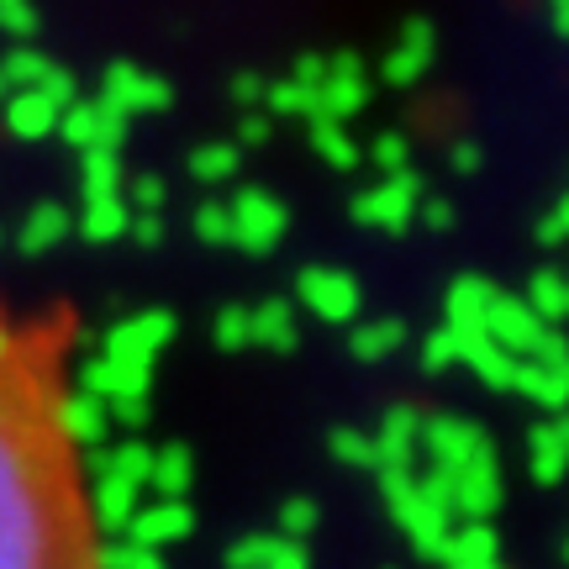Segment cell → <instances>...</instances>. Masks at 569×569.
Here are the masks:
<instances>
[{
  "mask_svg": "<svg viewBox=\"0 0 569 569\" xmlns=\"http://www.w3.org/2000/svg\"><path fill=\"white\" fill-rule=\"evenodd\" d=\"M48 365V332H21L17 359L0 369V569H96L90 532L48 490L63 448Z\"/></svg>",
  "mask_w": 569,
  "mask_h": 569,
  "instance_id": "obj_1",
  "label": "cell"
},
{
  "mask_svg": "<svg viewBox=\"0 0 569 569\" xmlns=\"http://www.w3.org/2000/svg\"><path fill=\"white\" fill-rule=\"evenodd\" d=\"M227 222H232V248H243L253 259H264L274 253L284 238V227H290V211H284L269 190H243L238 201L227 206Z\"/></svg>",
  "mask_w": 569,
  "mask_h": 569,
  "instance_id": "obj_2",
  "label": "cell"
},
{
  "mask_svg": "<svg viewBox=\"0 0 569 569\" xmlns=\"http://www.w3.org/2000/svg\"><path fill=\"white\" fill-rule=\"evenodd\" d=\"M417 206H422V180L411 169H401V174H386L375 190H365L353 201V222L380 227V232H401V227L417 222Z\"/></svg>",
  "mask_w": 569,
  "mask_h": 569,
  "instance_id": "obj_3",
  "label": "cell"
},
{
  "mask_svg": "<svg viewBox=\"0 0 569 569\" xmlns=\"http://www.w3.org/2000/svg\"><path fill=\"white\" fill-rule=\"evenodd\" d=\"M174 101V90L159 80V74H148L138 63H111L101 80V106L106 111H117L122 122L142 117V111H163V106Z\"/></svg>",
  "mask_w": 569,
  "mask_h": 569,
  "instance_id": "obj_4",
  "label": "cell"
},
{
  "mask_svg": "<svg viewBox=\"0 0 569 569\" xmlns=\"http://www.w3.org/2000/svg\"><path fill=\"white\" fill-rule=\"evenodd\" d=\"M365 101H369L365 59H359V53H338V59H327V80L317 84V117L343 127L348 117H359V111H365Z\"/></svg>",
  "mask_w": 569,
  "mask_h": 569,
  "instance_id": "obj_5",
  "label": "cell"
},
{
  "mask_svg": "<svg viewBox=\"0 0 569 569\" xmlns=\"http://www.w3.org/2000/svg\"><path fill=\"white\" fill-rule=\"evenodd\" d=\"M174 332H180L174 311H142L132 322H117L101 343H106V359H117V365H153V353L163 343H174Z\"/></svg>",
  "mask_w": 569,
  "mask_h": 569,
  "instance_id": "obj_6",
  "label": "cell"
},
{
  "mask_svg": "<svg viewBox=\"0 0 569 569\" xmlns=\"http://www.w3.org/2000/svg\"><path fill=\"white\" fill-rule=\"evenodd\" d=\"M486 338L501 348V353H511V359L522 365V359H532V353H538V343L549 338V327L532 317L522 296H496V301H490V311H486Z\"/></svg>",
  "mask_w": 569,
  "mask_h": 569,
  "instance_id": "obj_7",
  "label": "cell"
},
{
  "mask_svg": "<svg viewBox=\"0 0 569 569\" xmlns=\"http://www.w3.org/2000/svg\"><path fill=\"white\" fill-rule=\"evenodd\" d=\"M59 138L80 153H117L127 142V122L101 101H74L59 111Z\"/></svg>",
  "mask_w": 569,
  "mask_h": 569,
  "instance_id": "obj_8",
  "label": "cell"
},
{
  "mask_svg": "<svg viewBox=\"0 0 569 569\" xmlns=\"http://www.w3.org/2000/svg\"><path fill=\"white\" fill-rule=\"evenodd\" d=\"M422 448H427V459H432V469L453 480L475 453H486L490 438L475 422H465V417H432V422H422Z\"/></svg>",
  "mask_w": 569,
  "mask_h": 569,
  "instance_id": "obj_9",
  "label": "cell"
},
{
  "mask_svg": "<svg viewBox=\"0 0 569 569\" xmlns=\"http://www.w3.org/2000/svg\"><path fill=\"white\" fill-rule=\"evenodd\" d=\"M296 296L306 301L311 317H322L332 327H348L359 317V284L343 269H306L301 280H296Z\"/></svg>",
  "mask_w": 569,
  "mask_h": 569,
  "instance_id": "obj_10",
  "label": "cell"
},
{
  "mask_svg": "<svg viewBox=\"0 0 569 569\" xmlns=\"http://www.w3.org/2000/svg\"><path fill=\"white\" fill-rule=\"evenodd\" d=\"M148 386H153V365H117V359H90L80 369V390L96 396L106 407L117 401H148Z\"/></svg>",
  "mask_w": 569,
  "mask_h": 569,
  "instance_id": "obj_11",
  "label": "cell"
},
{
  "mask_svg": "<svg viewBox=\"0 0 569 569\" xmlns=\"http://www.w3.org/2000/svg\"><path fill=\"white\" fill-rule=\"evenodd\" d=\"M496 507H501V469H496V448H486L453 475V511H465L469 522H486Z\"/></svg>",
  "mask_w": 569,
  "mask_h": 569,
  "instance_id": "obj_12",
  "label": "cell"
},
{
  "mask_svg": "<svg viewBox=\"0 0 569 569\" xmlns=\"http://www.w3.org/2000/svg\"><path fill=\"white\" fill-rule=\"evenodd\" d=\"M190 528H196V511L184 507V501H159V507H138V517L127 522V543L159 553L169 543H184Z\"/></svg>",
  "mask_w": 569,
  "mask_h": 569,
  "instance_id": "obj_13",
  "label": "cell"
},
{
  "mask_svg": "<svg viewBox=\"0 0 569 569\" xmlns=\"http://www.w3.org/2000/svg\"><path fill=\"white\" fill-rule=\"evenodd\" d=\"M53 427H59L63 443H80V448H101L106 432H111V417H106V401L96 396H59V407H53Z\"/></svg>",
  "mask_w": 569,
  "mask_h": 569,
  "instance_id": "obj_14",
  "label": "cell"
},
{
  "mask_svg": "<svg viewBox=\"0 0 569 569\" xmlns=\"http://www.w3.org/2000/svg\"><path fill=\"white\" fill-rule=\"evenodd\" d=\"M511 390L517 396H528L532 407L543 411H569V359L565 365H538V359H522L517 365V375H511Z\"/></svg>",
  "mask_w": 569,
  "mask_h": 569,
  "instance_id": "obj_15",
  "label": "cell"
},
{
  "mask_svg": "<svg viewBox=\"0 0 569 569\" xmlns=\"http://www.w3.org/2000/svg\"><path fill=\"white\" fill-rule=\"evenodd\" d=\"M432 53H438L432 27H427V21H411L407 32H401V42L386 53L380 74H386V84H417L427 69H432Z\"/></svg>",
  "mask_w": 569,
  "mask_h": 569,
  "instance_id": "obj_16",
  "label": "cell"
},
{
  "mask_svg": "<svg viewBox=\"0 0 569 569\" xmlns=\"http://www.w3.org/2000/svg\"><path fill=\"white\" fill-rule=\"evenodd\" d=\"M532 480L538 486H559L569 475V411H559L553 422H538L532 427Z\"/></svg>",
  "mask_w": 569,
  "mask_h": 569,
  "instance_id": "obj_17",
  "label": "cell"
},
{
  "mask_svg": "<svg viewBox=\"0 0 569 569\" xmlns=\"http://www.w3.org/2000/svg\"><path fill=\"white\" fill-rule=\"evenodd\" d=\"M69 232H74V211L59 201H42V206H32L27 222L17 227V248L27 259H42V253H53Z\"/></svg>",
  "mask_w": 569,
  "mask_h": 569,
  "instance_id": "obj_18",
  "label": "cell"
},
{
  "mask_svg": "<svg viewBox=\"0 0 569 569\" xmlns=\"http://www.w3.org/2000/svg\"><path fill=\"white\" fill-rule=\"evenodd\" d=\"M248 327H253V348H274V353H296L301 343V327H296V306L284 296L248 306Z\"/></svg>",
  "mask_w": 569,
  "mask_h": 569,
  "instance_id": "obj_19",
  "label": "cell"
},
{
  "mask_svg": "<svg viewBox=\"0 0 569 569\" xmlns=\"http://www.w3.org/2000/svg\"><path fill=\"white\" fill-rule=\"evenodd\" d=\"M501 290L480 274H465V280L448 284V332H486V311Z\"/></svg>",
  "mask_w": 569,
  "mask_h": 569,
  "instance_id": "obj_20",
  "label": "cell"
},
{
  "mask_svg": "<svg viewBox=\"0 0 569 569\" xmlns=\"http://www.w3.org/2000/svg\"><path fill=\"white\" fill-rule=\"evenodd\" d=\"M90 522L101 532H122L127 538V522L138 517V507H142V490L138 486H127V480H111V475H101L96 480V496H90Z\"/></svg>",
  "mask_w": 569,
  "mask_h": 569,
  "instance_id": "obj_21",
  "label": "cell"
},
{
  "mask_svg": "<svg viewBox=\"0 0 569 569\" xmlns=\"http://www.w3.org/2000/svg\"><path fill=\"white\" fill-rule=\"evenodd\" d=\"M453 338H459V365L475 369L490 390H511V375H517V359H511V353H501L486 332H453Z\"/></svg>",
  "mask_w": 569,
  "mask_h": 569,
  "instance_id": "obj_22",
  "label": "cell"
},
{
  "mask_svg": "<svg viewBox=\"0 0 569 569\" xmlns=\"http://www.w3.org/2000/svg\"><path fill=\"white\" fill-rule=\"evenodd\" d=\"M417 438H422V411H417V407H390L386 422H380V432H375L380 469H386V465H411Z\"/></svg>",
  "mask_w": 569,
  "mask_h": 569,
  "instance_id": "obj_23",
  "label": "cell"
},
{
  "mask_svg": "<svg viewBox=\"0 0 569 569\" xmlns=\"http://www.w3.org/2000/svg\"><path fill=\"white\" fill-rule=\"evenodd\" d=\"M6 132L21 142H42L48 132H59V106H48L38 90H17L6 101Z\"/></svg>",
  "mask_w": 569,
  "mask_h": 569,
  "instance_id": "obj_24",
  "label": "cell"
},
{
  "mask_svg": "<svg viewBox=\"0 0 569 569\" xmlns=\"http://www.w3.org/2000/svg\"><path fill=\"white\" fill-rule=\"evenodd\" d=\"M528 311L538 317L543 327H559L569 322V274H559V269H538L528 280Z\"/></svg>",
  "mask_w": 569,
  "mask_h": 569,
  "instance_id": "obj_25",
  "label": "cell"
},
{
  "mask_svg": "<svg viewBox=\"0 0 569 569\" xmlns=\"http://www.w3.org/2000/svg\"><path fill=\"white\" fill-rule=\"evenodd\" d=\"M90 469H96V480L111 475V480H127V486H148V469H153V448L142 443H122V448H96L90 453Z\"/></svg>",
  "mask_w": 569,
  "mask_h": 569,
  "instance_id": "obj_26",
  "label": "cell"
},
{
  "mask_svg": "<svg viewBox=\"0 0 569 569\" xmlns=\"http://www.w3.org/2000/svg\"><path fill=\"white\" fill-rule=\"evenodd\" d=\"M196 480V465H190V448L169 443L153 453V469H148V486L159 490V501H184V490Z\"/></svg>",
  "mask_w": 569,
  "mask_h": 569,
  "instance_id": "obj_27",
  "label": "cell"
},
{
  "mask_svg": "<svg viewBox=\"0 0 569 569\" xmlns=\"http://www.w3.org/2000/svg\"><path fill=\"white\" fill-rule=\"evenodd\" d=\"M127 222H132V211H127L122 196L117 201H84V211L74 217V232L84 243H117V238H127Z\"/></svg>",
  "mask_w": 569,
  "mask_h": 569,
  "instance_id": "obj_28",
  "label": "cell"
},
{
  "mask_svg": "<svg viewBox=\"0 0 569 569\" xmlns=\"http://www.w3.org/2000/svg\"><path fill=\"white\" fill-rule=\"evenodd\" d=\"M311 148H317V159H322L327 169H338V174L359 169V142L348 138V127H338V122L311 117Z\"/></svg>",
  "mask_w": 569,
  "mask_h": 569,
  "instance_id": "obj_29",
  "label": "cell"
},
{
  "mask_svg": "<svg viewBox=\"0 0 569 569\" xmlns=\"http://www.w3.org/2000/svg\"><path fill=\"white\" fill-rule=\"evenodd\" d=\"M401 343H407V327L401 322H365V327H353L348 353H353L359 365H380V359H390Z\"/></svg>",
  "mask_w": 569,
  "mask_h": 569,
  "instance_id": "obj_30",
  "label": "cell"
},
{
  "mask_svg": "<svg viewBox=\"0 0 569 569\" xmlns=\"http://www.w3.org/2000/svg\"><path fill=\"white\" fill-rule=\"evenodd\" d=\"M122 153H84L80 169V190L84 201H117L122 196Z\"/></svg>",
  "mask_w": 569,
  "mask_h": 569,
  "instance_id": "obj_31",
  "label": "cell"
},
{
  "mask_svg": "<svg viewBox=\"0 0 569 569\" xmlns=\"http://www.w3.org/2000/svg\"><path fill=\"white\" fill-rule=\"evenodd\" d=\"M238 163H243V148H238V142H201V148L190 153V174L201 184H222L238 174Z\"/></svg>",
  "mask_w": 569,
  "mask_h": 569,
  "instance_id": "obj_32",
  "label": "cell"
},
{
  "mask_svg": "<svg viewBox=\"0 0 569 569\" xmlns=\"http://www.w3.org/2000/svg\"><path fill=\"white\" fill-rule=\"evenodd\" d=\"M48 69H53V59L38 53V48H27V42H17V48L0 59V74H6V84H11V96H17V90H38Z\"/></svg>",
  "mask_w": 569,
  "mask_h": 569,
  "instance_id": "obj_33",
  "label": "cell"
},
{
  "mask_svg": "<svg viewBox=\"0 0 569 569\" xmlns=\"http://www.w3.org/2000/svg\"><path fill=\"white\" fill-rule=\"evenodd\" d=\"M327 448H332V459L348 469H380V448H375V432H359V427H338L332 438H327Z\"/></svg>",
  "mask_w": 569,
  "mask_h": 569,
  "instance_id": "obj_34",
  "label": "cell"
},
{
  "mask_svg": "<svg viewBox=\"0 0 569 569\" xmlns=\"http://www.w3.org/2000/svg\"><path fill=\"white\" fill-rule=\"evenodd\" d=\"M264 106L269 117H317V90H306V84L284 74V80L264 84Z\"/></svg>",
  "mask_w": 569,
  "mask_h": 569,
  "instance_id": "obj_35",
  "label": "cell"
},
{
  "mask_svg": "<svg viewBox=\"0 0 569 569\" xmlns=\"http://www.w3.org/2000/svg\"><path fill=\"white\" fill-rule=\"evenodd\" d=\"M496 528L490 522H469L465 532H448V549L438 565H453V559H496Z\"/></svg>",
  "mask_w": 569,
  "mask_h": 569,
  "instance_id": "obj_36",
  "label": "cell"
},
{
  "mask_svg": "<svg viewBox=\"0 0 569 569\" xmlns=\"http://www.w3.org/2000/svg\"><path fill=\"white\" fill-rule=\"evenodd\" d=\"M380 496H386L390 517L401 522V517L411 511V501H417V469L411 465H386L380 469Z\"/></svg>",
  "mask_w": 569,
  "mask_h": 569,
  "instance_id": "obj_37",
  "label": "cell"
},
{
  "mask_svg": "<svg viewBox=\"0 0 569 569\" xmlns=\"http://www.w3.org/2000/svg\"><path fill=\"white\" fill-rule=\"evenodd\" d=\"M211 338H217L222 353H243V348H253L248 306H222V311H217V322H211Z\"/></svg>",
  "mask_w": 569,
  "mask_h": 569,
  "instance_id": "obj_38",
  "label": "cell"
},
{
  "mask_svg": "<svg viewBox=\"0 0 569 569\" xmlns=\"http://www.w3.org/2000/svg\"><path fill=\"white\" fill-rule=\"evenodd\" d=\"M96 569H163V559L127 538H111V543H96Z\"/></svg>",
  "mask_w": 569,
  "mask_h": 569,
  "instance_id": "obj_39",
  "label": "cell"
},
{
  "mask_svg": "<svg viewBox=\"0 0 569 569\" xmlns=\"http://www.w3.org/2000/svg\"><path fill=\"white\" fill-rule=\"evenodd\" d=\"M317 517H322V511H317V501L290 496V501L280 507V538H284V543H306V538L317 532Z\"/></svg>",
  "mask_w": 569,
  "mask_h": 569,
  "instance_id": "obj_40",
  "label": "cell"
},
{
  "mask_svg": "<svg viewBox=\"0 0 569 569\" xmlns=\"http://www.w3.org/2000/svg\"><path fill=\"white\" fill-rule=\"evenodd\" d=\"M280 549V538H264V532H253V538H238L232 549H227V569H269Z\"/></svg>",
  "mask_w": 569,
  "mask_h": 569,
  "instance_id": "obj_41",
  "label": "cell"
},
{
  "mask_svg": "<svg viewBox=\"0 0 569 569\" xmlns=\"http://www.w3.org/2000/svg\"><path fill=\"white\" fill-rule=\"evenodd\" d=\"M0 32L17 42L38 38V6L32 0H0Z\"/></svg>",
  "mask_w": 569,
  "mask_h": 569,
  "instance_id": "obj_42",
  "label": "cell"
},
{
  "mask_svg": "<svg viewBox=\"0 0 569 569\" xmlns=\"http://www.w3.org/2000/svg\"><path fill=\"white\" fill-rule=\"evenodd\" d=\"M169 190H163L159 174H132L127 180V211H163Z\"/></svg>",
  "mask_w": 569,
  "mask_h": 569,
  "instance_id": "obj_43",
  "label": "cell"
},
{
  "mask_svg": "<svg viewBox=\"0 0 569 569\" xmlns=\"http://www.w3.org/2000/svg\"><path fill=\"white\" fill-rule=\"evenodd\" d=\"M196 238H201V243H211V248H227V243H232V222H227V206L206 201L201 211H196Z\"/></svg>",
  "mask_w": 569,
  "mask_h": 569,
  "instance_id": "obj_44",
  "label": "cell"
},
{
  "mask_svg": "<svg viewBox=\"0 0 569 569\" xmlns=\"http://www.w3.org/2000/svg\"><path fill=\"white\" fill-rule=\"evenodd\" d=\"M422 365L432 369V375H443L448 365H459V338H453L448 327H438V332L422 338Z\"/></svg>",
  "mask_w": 569,
  "mask_h": 569,
  "instance_id": "obj_45",
  "label": "cell"
},
{
  "mask_svg": "<svg viewBox=\"0 0 569 569\" xmlns=\"http://www.w3.org/2000/svg\"><path fill=\"white\" fill-rule=\"evenodd\" d=\"M369 159L380 163L386 174L411 169V153H407V138H401V132H380V138H375V148H369Z\"/></svg>",
  "mask_w": 569,
  "mask_h": 569,
  "instance_id": "obj_46",
  "label": "cell"
},
{
  "mask_svg": "<svg viewBox=\"0 0 569 569\" xmlns=\"http://www.w3.org/2000/svg\"><path fill=\"white\" fill-rule=\"evenodd\" d=\"M127 232H132V243H138V248H159L163 243V217H159V211H132Z\"/></svg>",
  "mask_w": 569,
  "mask_h": 569,
  "instance_id": "obj_47",
  "label": "cell"
},
{
  "mask_svg": "<svg viewBox=\"0 0 569 569\" xmlns=\"http://www.w3.org/2000/svg\"><path fill=\"white\" fill-rule=\"evenodd\" d=\"M417 217H422V227H432V232H448V227H453V206H448L443 196H422Z\"/></svg>",
  "mask_w": 569,
  "mask_h": 569,
  "instance_id": "obj_48",
  "label": "cell"
},
{
  "mask_svg": "<svg viewBox=\"0 0 569 569\" xmlns=\"http://www.w3.org/2000/svg\"><path fill=\"white\" fill-rule=\"evenodd\" d=\"M290 80L306 84V90H317V84L327 80V59H322V53H306V59H296V69H290Z\"/></svg>",
  "mask_w": 569,
  "mask_h": 569,
  "instance_id": "obj_49",
  "label": "cell"
},
{
  "mask_svg": "<svg viewBox=\"0 0 569 569\" xmlns=\"http://www.w3.org/2000/svg\"><path fill=\"white\" fill-rule=\"evenodd\" d=\"M259 142H269V117L248 111L243 122H238V148H259Z\"/></svg>",
  "mask_w": 569,
  "mask_h": 569,
  "instance_id": "obj_50",
  "label": "cell"
},
{
  "mask_svg": "<svg viewBox=\"0 0 569 569\" xmlns=\"http://www.w3.org/2000/svg\"><path fill=\"white\" fill-rule=\"evenodd\" d=\"M264 84L269 80H259V74H238V80H232V101H238V106H259V101H264Z\"/></svg>",
  "mask_w": 569,
  "mask_h": 569,
  "instance_id": "obj_51",
  "label": "cell"
},
{
  "mask_svg": "<svg viewBox=\"0 0 569 569\" xmlns=\"http://www.w3.org/2000/svg\"><path fill=\"white\" fill-rule=\"evenodd\" d=\"M269 569H311V559H306L301 543H284V538H280V549H274Z\"/></svg>",
  "mask_w": 569,
  "mask_h": 569,
  "instance_id": "obj_52",
  "label": "cell"
},
{
  "mask_svg": "<svg viewBox=\"0 0 569 569\" xmlns=\"http://www.w3.org/2000/svg\"><path fill=\"white\" fill-rule=\"evenodd\" d=\"M111 422H127V427H142L148 422V401H117V407H106Z\"/></svg>",
  "mask_w": 569,
  "mask_h": 569,
  "instance_id": "obj_53",
  "label": "cell"
},
{
  "mask_svg": "<svg viewBox=\"0 0 569 569\" xmlns=\"http://www.w3.org/2000/svg\"><path fill=\"white\" fill-rule=\"evenodd\" d=\"M448 159H453L459 174H475V169H480V148H475V142H453V153H448Z\"/></svg>",
  "mask_w": 569,
  "mask_h": 569,
  "instance_id": "obj_54",
  "label": "cell"
},
{
  "mask_svg": "<svg viewBox=\"0 0 569 569\" xmlns=\"http://www.w3.org/2000/svg\"><path fill=\"white\" fill-rule=\"evenodd\" d=\"M569 238L565 232H559V222H553V217H543V222H538V248H565Z\"/></svg>",
  "mask_w": 569,
  "mask_h": 569,
  "instance_id": "obj_55",
  "label": "cell"
},
{
  "mask_svg": "<svg viewBox=\"0 0 569 569\" xmlns=\"http://www.w3.org/2000/svg\"><path fill=\"white\" fill-rule=\"evenodd\" d=\"M553 27H559V38H569V0H553Z\"/></svg>",
  "mask_w": 569,
  "mask_h": 569,
  "instance_id": "obj_56",
  "label": "cell"
},
{
  "mask_svg": "<svg viewBox=\"0 0 569 569\" xmlns=\"http://www.w3.org/2000/svg\"><path fill=\"white\" fill-rule=\"evenodd\" d=\"M443 569H501L496 559H453V565H443Z\"/></svg>",
  "mask_w": 569,
  "mask_h": 569,
  "instance_id": "obj_57",
  "label": "cell"
},
{
  "mask_svg": "<svg viewBox=\"0 0 569 569\" xmlns=\"http://www.w3.org/2000/svg\"><path fill=\"white\" fill-rule=\"evenodd\" d=\"M549 217H553V222H559V232H565V238H569V196H565V201H559V206H553Z\"/></svg>",
  "mask_w": 569,
  "mask_h": 569,
  "instance_id": "obj_58",
  "label": "cell"
},
{
  "mask_svg": "<svg viewBox=\"0 0 569 569\" xmlns=\"http://www.w3.org/2000/svg\"><path fill=\"white\" fill-rule=\"evenodd\" d=\"M0 101H11V84H6V74H0Z\"/></svg>",
  "mask_w": 569,
  "mask_h": 569,
  "instance_id": "obj_59",
  "label": "cell"
},
{
  "mask_svg": "<svg viewBox=\"0 0 569 569\" xmlns=\"http://www.w3.org/2000/svg\"><path fill=\"white\" fill-rule=\"evenodd\" d=\"M0 248H6V227H0Z\"/></svg>",
  "mask_w": 569,
  "mask_h": 569,
  "instance_id": "obj_60",
  "label": "cell"
},
{
  "mask_svg": "<svg viewBox=\"0 0 569 569\" xmlns=\"http://www.w3.org/2000/svg\"><path fill=\"white\" fill-rule=\"evenodd\" d=\"M565 559H569V549H565Z\"/></svg>",
  "mask_w": 569,
  "mask_h": 569,
  "instance_id": "obj_61",
  "label": "cell"
}]
</instances>
